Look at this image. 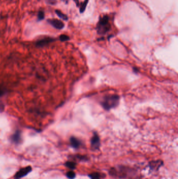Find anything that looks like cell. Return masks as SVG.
Returning a JSON list of instances; mask_svg holds the SVG:
<instances>
[{
    "instance_id": "cell-17",
    "label": "cell",
    "mask_w": 178,
    "mask_h": 179,
    "mask_svg": "<svg viewBox=\"0 0 178 179\" xmlns=\"http://www.w3.org/2000/svg\"><path fill=\"white\" fill-rule=\"evenodd\" d=\"M74 2H75L76 4V6H79V2H78V0H74Z\"/></svg>"
},
{
    "instance_id": "cell-11",
    "label": "cell",
    "mask_w": 178,
    "mask_h": 179,
    "mask_svg": "<svg viewBox=\"0 0 178 179\" xmlns=\"http://www.w3.org/2000/svg\"><path fill=\"white\" fill-rule=\"evenodd\" d=\"M65 165L68 168L70 169L71 170H73V169L75 168L76 165L75 162H71V161H68V162L65 163Z\"/></svg>"
},
{
    "instance_id": "cell-14",
    "label": "cell",
    "mask_w": 178,
    "mask_h": 179,
    "mask_svg": "<svg viewBox=\"0 0 178 179\" xmlns=\"http://www.w3.org/2000/svg\"><path fill=\"white\" fill-rule=\"evenodd\" d=\"M69 37L68 36L66 35H61L60 36V41H67L69 40Z\"/></svg>"
},
{
    "instance_id": "cell-3",
    "label": "cell",
    "mask_w": 178,
    "mask_h": 179,
    "mask_svg": "<svg viewBox=\"0 0 178 179\" xmlns=\"http://www.w3.org/2000/svg\"><path fill=\"white\" fill-rule=\"evenodd\" d=\"M32 170V168L30 166H28L25 168L20 169L15 175L14 178L15 179H20L26 176L28 174L30 173Z\"/></svg>"
},
{
    "instance_id": "cell-12",
    "label": "cell",
    "mask_w": 178,
    "mask_h": 179,
    "mask_svg": "<svg viewBox=\"0 0 178 179\" xmlns=\"http://www.w3.org/2000/svg\"><path fill=\"white\" fill-rule=\"evenodd\" d=\"M66 176L68 179H73L75 177V173L73 171H68L66 173Z\"/></svg>"
},
{
    "instance_id": "cell-7",
    "label": "cell",
    "mask_w": 178,
    "mask_h": 179,
    "mask_svg": "<svg viewBox=\"0 0 178 179\" xmlns=\"http://www.w3.org/2000/svg\"><path fill=\"white\" fill-rule=\"evenodd\" d=\"M12 140L15 144H19L21 141V133L20 131H16V133L12 137Z\"/></svg>"
},
{
    "instance_id": "cell-4",
    "label": "cell",
    "mask_w": 178,
    "mask_h": 179,
    "mask_svg": "<svg viewBox=\"0 0 178 179\" xmlns=\"http://www.w3.org/2000/svg\"><path fill=\"white\" fill-rule=\"evenodd\" d=\"M48 22L52 26L58 30H62L64 27V24L59 19H48Z\"/></svg>"
},
{
    "instance_id": "cell-19",
    "label": "cell",
    "mask_w": 178,
    "mask_h": 179,
    "mask_svg": "<svg viewBox=\"0 0 178 179\" xmlns=\"http://www.w3.org/2000/svg\"><path fill=\"white\" fill-rule=\"evenodd\" d=\"M63 1H66V2L68 0H63Z\"/></svg>"
},
{
    "instance_id": "cell-8",
    "label": "cell",
    "mask_w": 178,
    "mask_h": 179,
    "mask_svg": "<svg viewBox=\"0 0 178 179\" xmlns=\"http://www.w3.org/2000/svg\"><path fill=\"white\" fill-rule=\"evenodd\" d=\"M70 143L71 146L75 148H77L81 145V141L78 139L73 137L71 138Z\"/></svg>"
},
{
    "instance_id": "cell-18",
    "label": "cell",
    "mask_w": 178,
    "mask_h": 179,
    "mask_svg": "<svg viewBox=\"0 0 178 179\" xmlns=\"http://www.w3.org/2000/svg\"><path fill=\"white\" fill-rule=\"evenodd\" d=\"M50 3H54L55 2V0H47Z\"/></svg>"
},
{
    "instance_id": "cell-16",
    "label": "cell",
    "mask_w": 178,
    "mask_h": 179,
    "mask_svg": "<svg viewBox=\"0 0 178 179\" xmlns=\"http://www.w3.org/2000/svg\"><path fill=\"white\" fill-rule=\"evenodd\" d=\"M4 94V90H3V89L1 87H0V96H2Z\"/></svg>"
},
{
    "instance_id": "cell-9",
    "label": "cell",
    "mask_w": 178,
    "mask_h": 179,
    "mask_svg": "<svg viewBox=\"0 0 178 179\" xmlns=\"http://www.w3.org/2000/svg\"><path fill=\"white\" fill-rule=\"evenodd\" d=\"M55 13L57 14V15L60 18H61L63 20H64V21H68V17L64 14L62 12H61L59 10H55Z\"/></svg>"
},
{
    "instance_id": "cell-13",
    "label": "cell",
    "mask_w": 178,
    "mask_h": 179,
    "mask_svg": "<svg viewBox=\"0 0 178 179\" xmlns=\"http://www.w3.org/2000/svg\"><path fill=\"white\" fill-rule=\"evenodd\" d=\"M91 179H100V176L99 174L98 173H94L89 175Z\"/></svg>"
},
{
    "instance_id": "cell-10",
    "label": "cell",
    "mask_w": 178,
    "mask_h": 179,
    "mask_svg": "<svg viewBox=\"0 0 178 179\" xmlns=\"http://www.w3.org/2000/svg\"><path fill=\"white\" fill-rule=\"evenodd\" d=\"M88 1H89V0H85L84 2H83L81 4L80 10H79L81 13H84V11H85L87 6V4L88 3Z\"/></svg>"
},
{
    "instance_id": "cell-15",
    "label": "cell",
    "mask_w": 178,
    "mask_h": 179,
    "mask_svg": "<svg viewBox=\"0 0 178 179\" xmlns=\"http://www.w3.org/2000/svg\"><path fill=\"white\" fill-rule=\"evenodd\" d=\"M38 17L39 20H42L44 18V13L43 11H40L38 13Z\"/></svg>"
},
{
    "instance_id": "cell-1",
    "label": "cell",
    "mask_w": 178,
    "mask_h": 179,
    "mask_svg": "<svg viewBox=\"0 0 178 179\" xmlns=\"http://www.w3.org/2000/svg\"><path fill=\"white\" fill-rule=\"evenodd\" d=\"M119 103V96L117 95L106 96L102 101V105L104 109L109 110L117 106Z\"/></svg>"
},
{
    "instance_id": "cell-6",
    "label": "cell",
    "mask_w": 178,
    "mask_h": 179,
    "mask_svg": "<svg viewBox=\"0 0 178 179\" xmlns=\"http://www.w3.org/2000/svg\"><path fill=\"white\" fill-rule=\"evenodd\" d=\"M53 41H54L53 39H52L51 38H44V39H42L40 41H38L36 44H37V46H38L42 47L48 44L49 43H51Z\"/></svg>"
},
{
    "instance_id": "cell-2",
    "label": "cell",
    "mask_w": 178,
    "mask_h": 179,
    "mask_svg": "<svg viewBox=\"0 0 178 179\" xmlns=\"http://www.w3.org/2000/svg\"><path fill=\"white\" fill-rule=\"evenodd\" d=\"M109 21V17L107 15L100 18L97 26V32L99 34L105 35L110 30L111 25Z\"/></svg>"
},
{
    "instance_id": "cell-5",
    "label": "cell",
    "mask_w": 178,
    "mask_h": 179,
    "mask_svg": "<svg viewBox=\"0 0 178 179\" xmlns=\"http://www.w3.org/2000/svg\"><path fill=\"white\" fill-rule=\"evenodd\" d=\"M91 146L94 149H98L100 146V139L97 134H94L91 139Z\"/></svg>"
}]
</instances>
